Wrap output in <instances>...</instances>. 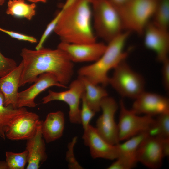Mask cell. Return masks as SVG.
<instances>
[{"label": "cell", "instance_id": "obj_13", "mask_svg": "<svg viewBox=\"0 0 169 169\" xmlns=\"http://www.w3.org/2000/svg\"><path fill=\"white\" fill-rule=\"evenodd\" d=\"M143 34L145 46L155 53L158 61L162 63L168 59L169 33L168 29L159 27L149 22L145 28Z\"/></svg>", "mask_w": 169, "mask_h": 169}, {"label": "cell", "instance_id": "obj_21", "mask_svg": "<svg viewBox=\"0 0 169 169\" xmlns=\"http://www.w3.org/2000/svg\"><path fill=\"white\" fill-rule=\"evenodd\" d=\"M27 111L25 107L14 108L12 105H4V97L0 90V137L5 140V133L9 126Z\"/></svg>", "mask_w": 169, "mask_h": 169}, {"label": "cell", "instance_id": "obj_5", "mask_svg": "<svg viewBox=\"0 0 169 169\" xmlns=\"http://www.w3.org/2000/svg\"><path fill=\"white\" fill-rule=\"evenodd\" d=\"M94 28L96 35L109 42L122 32L119 14L109 0H91Z\"/></svg>", "mask_w": 169, "mask_h": 169}, {"label": "cell", "instance_id": "obj_36", "mask_svg": "<svg viewBox=\"0 0 169 169\" xmlns=\"http://www.w3.org/2000/svg\"><path fill=\"white\" fill-rule=\"evenodd\" d=\"M6 0H0V6L3 5Z\"/></svg>", "mask_w": 169, "mask_h": 169}, {"label": "cell", "instance_id": "obj_30", "mask_svg": "<svg viewBox=\"0 0 169 169\" xmlns=\"http://www.w3.org/2000/svg\"><path fill=\"white\" fill-rule=\"evenodd\" d=\"M62 12L63 9H62L55 18L48 25L42 36L38 43L36 47V50H38L43 47V44L46 39L52 32L54 31Z\"/></svg>", "mask_w": 169, "mask_h": 169}, {"label": "cell", "instance_id": "obj_7", "mask_svg": "<svg viewBox=\"0 0 169 169\" xmlns=\"http://www.w3.org/2000/svg\"><path fill=\"white\" fill-rule=\"evenodd\" d=\"M120 116L118 125L119 141L126 140L140 133L147 132L155 121L153 116H139L125 107L123 100H120Z\"/></svg>", "mask_w": 169, "mask_h": 169}, {"label": "cell", "instance_id": "obj_15", "mask_svg": "<svg viewBox=\"0 0 169 169\" xmlns=\"http://www.w3.org/2000/svg\"><path fill=\"white\" fill-rule=\"evenodd\" d=\"M131 110L137 115H158L169 112V100L159 94L144 91L135 99Z\"/></svg>", "mask_w": 169, "mask_h": 169}, {"label": "cell", "instance_id": "obj_9", "mask_svg": "<svg viewBox=\"0 0 169 169\" xmlns=\"http://www.w3.org/2000/svg\"><path fill=\"white\" fill-rule=\"evenodd\" d=\"M118 105L112 97L104 98L100 104L102 114L97 120V131L100 136L109 143L116 145L119 142L118 125L115 119V115Z\"/></svg>", "mask_w": 169, "mask_h": 169}, {"label": "cell", "instance_id": "obj_28", "mask_svg": "<svg viewBox=\"0 0 169 169\" xmlns=\"http://www.w3.org/2000/svg\"><path fill=\"white\" fill-rule=\"evenodd\" d=\"M77 137H74L68 145V150L66 153V159L68 163V167L71 169H82L76 160L74 153L73 149L76 142Z\"/></svg>", "mask_w": 169, "mask_h": 169}, {"label": "cell", "instance_id": "obj_34", "mask_svg": "<svg viewBox=\"0 0 169 169\" xmlns=\"http://www.w3.org/2000/svg\"><path fill=\"white\" fill-rule=\"evenodd\" d=\"M0 169H8L5 161H0Z\"/></svg>", "mask_w": 169, "mask_h": 169}, {"label": "cell", "instance_id": "obj_6", "mask_svg": "<svg viewBox=\"0 0 169 169\" xmlns=\"http://www.w3.org/2000/svg\"><path fill=\"white\" fill-rule=\"evenodd\" d=\"M114 69L112 76L109 77L108 84L120 96L135 99L144 91L143 77L133 70L125 60Z\"/></svg>", "mask_w": 169, "mask_h": 169}, {"label": "cell", "instance_id": "obj_27", "mask_svg": "<svg viewBox=\"0 0 169 169\" xmlns=\"http://www.w3.org/2000/svg\"><path fill=\"white\" fill-rule=\"evenodd\" d=\"M84 93L82 96V108L80 109V116L81 124L84 130L86 129L89 125L90 121L94 116L95 112L89 106L84 97Z\"/></svg>", "mask_w": 169, "mask_h": 169}, {"label": "cell", "instance_id": "obj_18", "mask_svg": "<svg viewBox=\"0 0 169 169\" xmlns=\"http://www.w3.org/2000/svg\"><path fill=\"white\" fill-rule=\"evenodd\" d=\"M23 68L22 61L18 66L6 75L0 77V90L4 97V105L18 108V89Z\"/></svg>", "mask_w": 169, "mask_h": 169}, {"label": "cell", "instance_id": "obj_32", "mask_svg": "<svg viewBox=\"0 0 169 169\" xmlns=\"http://www.w3.org/2000/svg\"><path fill=\"white\" fill-rule=\"evenodd\" d=\"M162 74L163 85L165 90H169V60L168 59L162 62Z\"/></svg>", "mask_w": 169, "mask_h": 169}, {"label": "cell", "instance_id": "obj_16", "mask_svg": "<svg viewBox=\"0 0 169 169\" xmlns=\"http://www.w3.org/2000/svg\"><path fill=\"white\" fill-rule=\"evenodd\" d=\"M54 86L68 88L66 85L60 83L55 76L51 73H45L40 74L33 85L25 90L18 92V108L35 107L37 104L34 100L37 96L43 91Z\"/></svg>", "mask_w": 169, "mask_h": 169}, {"label": "cell", "instance_id": "obj_24", "mask_svg": "<svg viewBox=\"0 0 169 169\" xmlns=\"http://www.w3.org/2000/svg\"><path fill=\"white\" fill-rule=\"evenodd\" d=\"M149 136L169 139V112L158 115L147 132Z\"/></svg>", "mask_w": 169, "mask_h": 169}, {"label": "cell", "instance_id": "obj_4", "mask_svg": "<svg viewBox=\"0 0 169 169\" xmlns=\"http://www.w3.org/2000/svg\"><path fill=\"white\" fill-rule=\"evenodd\" d=\"M159 0H127L115 8L120 17L123 29L143 35L152 18Z\"/></svg>", "mask_w": 169, "mask_h": 169}, {"label": "cell", "instance_id": "obj_25", "mask_svg": "<svg viewBox=\"0 0 169 169\" xmlns=\"http://www.w3.org/2000/svg\"><path fill=\"white\" fill-rule=\"evenodd\" d=\"M151 22L155 25L168 29L169 24V0H159Z\"/></svg>", "mask_w": 169, "mask_h": 169}, {"label": "cell", "instance_id": "obj_2", "mask_svg": "<svg viewBox=\"0 0 169 169\" xmlns=\"http://www.w3.org/2000/svg\"><path fill=\"white\" fill-rule=\"evenodd\" d=\"M91 0H75L63 12L54 31L61 42L69 44L96 42L91 25Z\"/></svg>", "mask_w": 169, "mask_h": 169}, {"label": "cell", "instance_id": "obj_20", "mask_svg": "<svg viewBox=\"0 0 169 169\" xmlns=\"http://www.w3.org/2000/svg\"><path fill=\"white\" fill-rule=\"evenodd\" d=\"M64 125V115L62 111L49 113L41 126L43 137L46 142L49 143L60 138L63 135Z\"/></svg>", "mask_w": 169, "mask_h": 169}, {"label": "cell", "instance_id": "obj_8", "mask_svg": "<svg viewBox=\"0 0 169 169\" xmlns=\"http://www.w3.org/2000/svg\"><path fill=\"white\" fill-rule=\"evenodd\" d=\"M85 91L82 79L79 77L72 82L68 90L62 92H55L49 90L48 95L42 99V103L45 104L54 100L65 102L69 107V121L71 123L81 124L80 109L79 105L80 100Z\"/></svg>", "mask_w": 169, "mask_h": 169}, {"label": "cell", "instance_id": "obj_19", "mask_svg": "<svg viewBox=\"0 0 169 169\" xmlns=\"http://www.w3.org/2000/svg\"><path fill=\"white\" fill-rule=\"evenodd\" d=\"M42 121L39 125L36 134L27 140L26 149L28 151V165L27 169H38L40 163L47 158L44 141L41 129Z\"/></svg>", "mask_w": 169, "mask_h": 169}, {"label": "cell", "instance_id": "obj_23", "mask_svg": "<svg viewBox=\"0 0 169 169\" xmlns=\"http://www.w3.org/2000/svg\"><path fill=\"white\" fill-rule=\"evenodd\" d=\"M36 5L28 4L24 0H9L7 3L6 13L18 17H24L31 20L36 14Z\"/></svg>", "mask_w": 169, "mask_h": 169}, {"label": "cell", "instance_id": "obj_33", "mask_svg": "<svg viewBox=\"0 0 169 169\" xmlns=\"http://www.w3.org/2000/svg\"><path fill=\"white\" fill-rule=\"evenodd\" d=\"M115 8L120 6L124 4L127 0H109Z\"/></svg>", "mask_w": 169, "mask_h": 169}, {"label": "cell", "instance_id": "obj_31", "mask_svg": "<svg viewBox=\"0 0 169 169\" xmlns=\"http://www.w3.org/2000/svg\"><path fill=\"white\" fill-rule=\"evenodd\" d=\"M0 31L8 35L11 37L21 40L28 41L32 43L37 42V39L34 37L23 34L19 33L8 30L1 28Z\"/></svg>", "mask_w": 169, "mask_h": 169}, {"label": "cell", "instance_id": "obj_35", "mask_svg": "<svg viewBox=\"0 0 169 169\" xmlns=\"http://www.w3.org/2000/svg\"><path fill=\"white\" fill-rule=\"evenodd\" d=\"M30 2L33 3H36L38 2H42L43 3H46L47 0H28Z\"/></svg>", "mask_w": 169, "mask_h": 169}, {"label": "cell", "instance_id": "obj_29", "mask_svg": "<svg viewBox=\"0 0 169 169\" xmlns=\"http://www.w3.org/2000/svg\"><path fill=\"white\" fill-rule=\"evenodd\" d=\"M17 66L14 60L4 56L0 51V77L7 74Z\"/></svg>", "mask_w": 169, "mask_h": 169}, {"label": "cell", "instance_id": "obj_17", "mask_svg": "<svg viewBox=\"0 0 169 169\" xmlns=\"http://www.w3.org/2000/svg\"><path fill=\"white\" fill-rule=\"evenodd\" d=\"M148 136L147 132H142L128 139L122 144H117L118 157L107 169H130L135 167L137 162L136 155L138 146Z\"/></svg>", "mask_w": 169, "mask_h": 169}, {"label": "cell", "instance_id": "obj_26", "mask_svg": "<svg viewBox=\"0 0 169 169\" xmlns=\"http://www.w3.org/2000/svg\"><path fill=\"white\" fill-rule=\"evenodd\" d=\"M28 151L26 149L20 153L6 151L5 161L8 169H24L28 163Z\"/></svg>", "mask_w": 169, "mask_h": 169}, {"label": "cell", "instance_id": "obj_10", "mask_svg": "<svg viewBox=\"0 0 169 169\" xmlns=\"http://www.w3.org/2000/svg\"><path fill=\"white\" fill-rule=\"evenodd\" d=\"M169 139L148 136L140 143L137 149L136 159L148 168L157 169L162 166L166 156L165 147Z\"/></svg>", "mask_w": 169, "mask_h": 169}, {"label": "cell", "instance_id": "obj_22", "mask_svg": "<svg viewBox=\"0 0 169 169\" xmlns=\"http://www.w3.org/2000/svg\"><path fill=\"white\" fill-rule=\"evenodd\" d=\"M82 80L85 87V100L90 107L95 113L101 110L102 100L108 96L107 91L103 87L92 84L86 78L78 76Z\"/></svg>", "mask_w": 169, "mask_h": 169}, {"label": "cell", "instance_id": "obj_11", "mask_svg": "<svg viewBox=\"0 0 169 169\" xmlns=\"http://www.w3.org/2000/svg\"><path fill=\"white\" fill-rule=\"evenodd\" d=\"M82 138L84 145L89 147L92 158L113 160L118 157L117 144L113 145L108 142L99 134L95 127L89 124L84 130Z\"/></svg>", "mask_w": 169, "mask_h": 169}, {"label": "cell", "instance_id": "obj_12", "mask_svg": "<svg viewBox=\"0 0 169 169\" xmlns=\"http://www.w3.org/2000/svg\"><path fill=\"white\" fill-rule=\"evenodd\" d=\"M107 47L102 43L69 44L61 42L57 48L64 51L73 62L96 61Z\"/></svg>", "mask_w": 169, "mask_h": 169}, {"label": "cell", "instance_id": "obj_1", "mask_svg": "<svg viewBox=\"0 0 169 169\" xmlns=\"http://www.w3.org/2000/svg\"><path fill=\"white\" fill-rule=\"evenodd\" d=\"M20 55L23 68L19 87L34 82L40 74L45 73L53 74L64 85L71 80L74 73L73 62L66 52L60 49H52L43 47L33 50L24 48Z\"/></svg>", "mask_w": 169, "mask_h": 169}, {"label": "cell", "instance_id": "obj_14", "mask_svg": "<svg viewBox=\"0 0 169 169\" xmlns=\"http://www.w3.org/2000/svg\"><path fill=\"white\" fill-rule=\"evenodd\" d=\"M41 122L37 114L27 111L9 126L6 138L12 141L27 140L34 136Z\"/></svg>", "mask_w": 169, "mask_h": 169}, {"label": "cell", "instance_id": "obj_3", "mask_svg": "<svg viewBox=\"0 0 169 169\" xmlns=\"http://www.w3.org/2000/svg\"><path fill=\"white\" fill-rule=\"evenodd\" d=\"M130 33L122 32L108 42L105 51L97 60L78 70V76L84 77L95 84H101L105 86L108 84L109 71L128 56V53L124 49Z\"/></svg>", "mask_w": 169, "mask_h": 169}]
</instances>
